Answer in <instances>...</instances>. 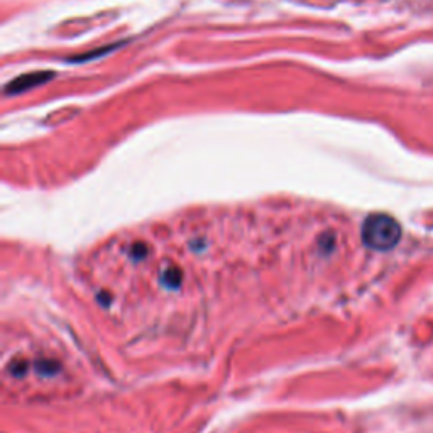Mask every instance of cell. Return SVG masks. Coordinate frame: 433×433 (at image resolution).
Returning a JSON list of instances; mask_svg holds the SVG:
<instances>
[{
	"instance_id": "1",
	"label": "cell",
	"mask_w": 433,
	"mask_h": 433,
	"mask_svg": "<svg viewBox=\"0 0 433 433\" xmlns=\"http://www.w3.org/2000/svg\"><path fill=\"white\" fill-rule=\"evenodd\" d=\"M360 237L365 247L378 252H387L398 245L401 239V225L395 217L386 213H373L364 220Z\"/></svg>"
},
{
	"instance_id": "2",
	"label": "cell",
	"mask_w": 433,
	"mask_h": 433,
	"mask_svg": "<svg viewBox=\"0 0 433 433\" xmlns=\"http://www.w3.org/2000/svg\"><path fill=\"white\" fill-rule=\"evenodd\" d=\"M53 73H49V71H34V73L29 75H22V77L12 80L11 83L6 87V93L7 95H16V93H22L26 90H29V88L38 87V85L46 83L48 78H51Z\"/></svg>"
}]
</instances>
